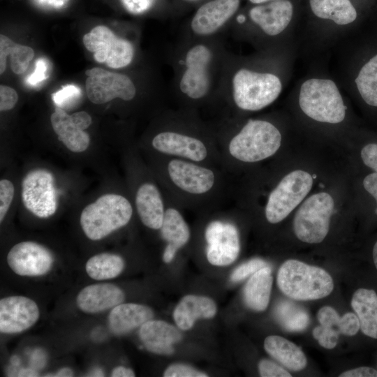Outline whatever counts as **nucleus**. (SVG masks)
Here are the masks:
<instances>
[{
	"label": "nucleus",
	"mask_w": 377,
	"mask_h": 377,
	"mask_svg": "<svg viewBox=\"0 0 377 377\" xmlns=\"http://www.w3.org/2000/svg\"><path fill=\"white\" fill-rule=\"evenodd\" d=\"M19 376H38V374L34 370L29 369H22L19 373Z\"/></svg>",
	"instance_id": "nucleus-52"
},
{
	"label": "nucleus",
	"mask_w": 377,
	"mask_h": 377,
	"mask_svg": "<svg viewBox=\"0 0 377 377\" xmlns=\"http://www.w3.org/2000/svg\"><path fill=\"white\" fill-rule=\"evenodd\" d=\"M73 121L82 129H87L91 124V116L84 111H80L71 114Z\"/></svg>",
	"instance_id": "nucleus-48"
},
{
	"label": "nucleus",
	"mask_w": 377,
	"mask_h": 377,
	"mask_svg": "<svg viewBox=\"0 0 377 377\" xmlns=\"http://www.w3.org/2000/svg\"><path fill=\"white\" fill-rule=\"evenodd\" d=\"M351 306L358 317L360 330L377 339V294L374 290L359 288L353 295Z\"/></svg>",
	"instance_id": "nucleus-27"
},
{
	"label": "nucleus",
	"mask_w": 377,
	"mask_h": 377,
	"mask_svg": "<svg viewBox=\"0 0 377 377\" xmlns=\"http://www.w3.org/2000/svg\"><path fill=\"white\" fill-rule=\"evenodd\" d=\"M135 205L142 223L154 230L161 229L165 210L157 187L151 183L142 184L137 191Z\"/></svg>",
	"instance_id": "nucleus-23"
},
{
	"label": "nucleus",
	"mask_w": 377,
	"mask_h": 377,
	"mask_svg": "<svg viewBox=\"0 0 377 377\" xmlns=\"http://www.w3.org/2000/svg\"><path fill=\"white\" fill-rule=\"evenodd\" d=\"M266 266L268 265L265 261L259 258L252 259L237 267L231 274V280L235 282L242 281Z\"/></svg>",
	"instance_id": "nucleus-35"
},
{
	"label": "nucleus",
	"mask_w": 377,
	"mask_h": 377,
	"mask_svg": "<svg viewBox=\"0 0 377 377\" xmlns=\"http://www.w3.org/2000/svg\"><path fill=\"white\" fill-rule=\"evenodd\" d=\"M264 348L270 356L290 370L300 371L306 366V357L301 348L283 337H267L264 341Z\"/></svg>",
	"instance_id": "nucleus-26"
},
{
	"label": "nucleus",
	"mask_w": 377,
	"mask_h": 377,
	"mask_svg": "<svg viewBox=\"0 0 377 377\" xmlns=\"http://www.w3.org/2000/svg\"><path fill=\"white\" fill-rule=\"evenodd\" d=\"M373 259L374 265L377 269V242L375 243L373 249Z\"/></svg>",
	"instance_id": "nucleus-53"
},
{
	"label": "nucleus",
	"mask_w": 377,
	"mask_h": 377,
	"mask_svg": "<svg viewBox=\"0 0 377 377\" xmlns=\"http://www.w3.org/2000/svg\"><path fill=\"white\" fill-rule=\"evenodd\" d=\"M293 13L292 3L278 0L258 4L249 11L251 21L268 36L283 32L290 24Z\"/></svg>",
	"instance_id": "nucleus-18"
},
{
	"label": "nucleus",
	"mask_w": 377,
	"mask_h": 377,
	"mask_svg": "<svg viewBox=\"0 0 377 377\" xmlns=\"http://www.w3.org/2000/svg\"><path fill=\"white\" fill-rule=\"evenodd\" d=\"M87 95L91 102L103 104L114 98L132 101L138 89L133 80L127 75L93 68L85 72Z\"/></svg>",
	"instance_id": "nucleus-12"
},
{
	"label": "nucleus",
	"mask_w": 377,
	"mask_h": 377,
	"mask_svg": "<svg viewBox=\"0 0 377 377\" xmlns=\"http://www.w3.org/2000/svg\"><path fill=\"white\" fill-rule=\"evenodd\" d=\"M22 200L26 209L37 217L52 216L58 205L53 175L41 168L29 172L22 180Z\"/></svg>",
	"instance_id": "nucleus-11"
},
{
	"label": "nucleus",
	"mask_w": 377,
	"mask_h": 377,
	"mask_svg": "<svg viewBox=\"0 0 377 377\" xmlns=\"http://www.w3.org/2000/svg\"><path fill=\"white\" fill-rule=\"evenodd\" d=\"M85 47L94 53L99 63H105L112 68H121L131 64L135 47L131 41L117 36L107 27H95L83 36Z\"/></svg>",
	"instance_id": "nucleus-10"
},
{
	"label": "nucleus",
	"mask_w": 377,
	"mask_h": 377,
	"mask_svg": "<svg viewBox=\"0 0 377 377\" xmlns=\"http://www.w3.org/2000/svg\"><path fill=\"white\" fill-rule=\"evenodd\" d=\"M229 54L223 35L205 39L179 38L170 52L175 96L191 105L214 99Z\"/></svg>",
	"instance_id": "nucleus-1"
},
{
	"label": "nucleus",
	"mask_w": 377,
	"mask_h": 377,
	"mask_svg": "<svg viewBox=\"0 0 377 377\" xmlns=\"http://www.w3.org/2000/svg\"><path fill=\"white\" fill-rule=\"evenodd\" d=\"M154 313L147 306L135 303H121L112 309L108 316L110 331L123 335L151 320Z\"/></svg>",
	"instance_id": "nucleus-21"
},
{
	"label": "nucleus",
	"mask_w": 377,
	"mask_h": 377,
	"mask_svg": "<svg viewBox=\"0 0 377 377\" xmlns=\"http://www.w3.org/2000/svg\"><path fill=\"white\" fill-rule=\"evenodd\" d=\"M216 313V305L212 299L189 295L180 300L175 309L173 317L179 329L187 330L198 318H211Z\"/></svg>",
	"instance_id": "nucleus-24"
},
{
	"label": "nucleus",
	"mask_w": 377,
	"mask_h": 377,
	"mask_svg": "<svg viewBox=\"0 0 377 377\" xmlns=\"http://www.w3.org/2000/svg\"><path fill=\"white\" fill-rule=\"evenodd\" d=\"M207 242V258L214 265L232 263L239 253V239L237 228L229 223L213 221L205 230Z\"/></svg>",
	"instance_id": "nucleus-14"
},
{
	"label": "nucleus",
	"mask_w": 377,
	"mask_h": 377,
	"mask_svg": "<svg viewBox=\"0 0 377 377\" xmlns=\"http://www.w3.org/2000/svg\"><path fill=\"white\" fill-rule=\"evenodd\" d=\"M139 337L145 348L158 355H171L172 345L182 339V334L167 322L149 320L140 328Z\"/></svg>",
	"instance_id": "nucleus-20"
},
{
	"label": "nucleus",
	"mask_w": 377,
	"mask_h": 377,
	"mask_svg": "<svg viewBox=\"0 0 377 377\" xmlns=\"http://www.w3.org/2000/svg\"><path fill=\"white\" fill-rule=\"evenodd\" d=\"M272 270L264 267L253 274L244 288V300L252 310L262 311L267 309L272 286Z\"/></svg>",
	"instance_id": "nucleus-25"
},
{
	"label": "nucleus",
	"mask_w": 377,
	"mask_h": 377,
	"mask_svg": "<svg viewBox=\"0 0 377 377\" xmlns=\"http://www.w3.org/2000/svg\"><path fill=\"white\" fill-rule=\"evenodd\" d=\"M363 186L375 198L377 202V172L368 175L363 180ZM375 213L377 214V206Z\"/></svg>",
	"instance_id": "nucleus-47"
},
{
	"label": "nucleus",
	"mask_w": 377,
	"mask_h": 377,
	"mask_svg": "<svg viewBox=\"0 0 377 377\" xmlns=\"http://www.w3.org/2000/svg\"><path fill=\"white\" fill-rule=\"evenodd\" d=\"M10 56V68L15 74L23 73L34 56L31 47L18 44L5 35H0V73L6 67L7 57Z\"/></svg>",
	"instance_id": "nucleus-29"
},
{
	"label": "nucleus",
	"mask_w": 377,
	"mask_h": 377,
	"mask_svg": "<svg viewBox=\"0 0 377 377\" xmlns=\"http://www.w3.org/2000/svg\"><path fill=\"white\" fill-rule=\"evenodd\" d=\"M240 0H208L200 5L181 31V38L205 39L223 35Z\"/></svg>",
	"instance_id": "nucleus-7"
},
{
	"label": "nucleus",
	"mask_w": 377,
	"mask_h": 377,
	"mask_svg": "<svg viewBox=\"0 0 377 377\" xmlns=\"http://www.w3.org/2000/svg\"><path fill=\"white\" fill-rule=\"evenodd\" d=\"M277 285L284 295L297 301L325 297L334 288L333 279L324 269L297 260H288L281 265Z\"/></svg>",
	"instance_id": "nucleus-3"
},
{
	"label": "nucleus",
	"mask_w": 377,
	"mask_h": 377,
	"mask_svg": "<svg viewBox=\"0 0 377 377\" xmlns=\"http://www.w3.org/2000/svg\"><path fill=\"white\" fill-rule=\"evenodd\" d=\"M125 266L124 259L119 255L101 253L91 257L86 263L85 269L93 279L102 281L117 277Z\"/></svg>",
	"instance_id": "nucleus-30"
},
{
	"label": "nucleus",
	"mask_w": 377,
	"mask_h": 377,
	"mask_svg": "<svg viewBox=\"0 0 377 377\" xmlns=\"http://www.w3.org/2000/svg\"><path fill=\"white\" fill-rule=\"evenodd\" d=\"M274 316L281 326L290 332L302 331L309 323L306 311L290 301H280L275 307Z\"/></svg>",
	"instance_id": "nucleus-32"
},
{
	"label": "nucleus",
	"mask_w": 377,
	"mask_h": 377,
	"mask_svg": "<svg viewBox=\"0 0 377 377\" xmlns=\"http://www.w3.org/2000/svg\"><path fill=\"white\" fill-rule=\"evenodd\" d=\"M312 185L313 177L307 172L297 170L286 175L268 197L267 220L271 223L283 220L306 197Z\"/></svg>",
	"instance_id": "nucleus-9"
},
{
	"label": "nucleus",
	"mask_w": 377,
	"mask_h": 377,
	"mask_svg": "<svg viewBox=\"0 0 377 377\" xmlns=\"http://www.w3.org/2000/svg\"><path fill=\"white\" fill-rule=\"evenodd\" d=\"M311 9L318 17L331 20L339 25L354 22L357 12L350 0H309Z\"/></svg>",
	"instance_id": "nucleus-28"
},
{
	"label": "nucleus",
	"mask_w": 377,
	"mask_h": 377,
	"mask_svg": "<svg viewBox=\"0 0 377 377\" xmlns=\"http://www.w3.org/2000/svg\"><path fill=\"white\" fill-rule=\"evenodd\" d=\"M183 2L184 3H190V4H193V3H198L199 2H201L204 0H182Z\"/></svg>",
	"instance_id": "nucleus-55"
},
{
	"label": "nucleus",
	"mask_w": 377,
	"mask_h": 377,
	"mask_svg": "<svg viewBox=\"0 0 377 377\" xmlns=\"http://www.w3.org/2000/svg\"><path fill=\"white\" fill-rule=\"evenodd\" d=\"M249 1L251 2L252 3H255L258 5V4H263V3H268L273 1H278V0H249Z\"/></svg>",
	"instance_id": "nucleus-54"
},
{
	"label": "nucleus",
	"mask_w": 377,
	"mask_h": 377,
	"mask_svg": "<svg viewBox=\"0 0 377 377\" xmlns=\"http://www.w3.org/2000/svg\"><path fill=\"white\" fill-rule=\"evenodd\" d=\"M364 163L377 172V144H368L361 150Z\"/></svg>",
	"instance_id": "nucleus-44"
},
{
	"label": "nucleus",
	"mask_w": 377,
	"mask_h": 377,
	"mask_svg": "<svg viewBox=\"0 0 377 377\" xmlns=\"http://www.w3.org/2000/svg\"><path fill=\"white\" fill-rule=\"evenodd\" d=\"M51 376H59V377H69L73 376V371L68 367L62 368L59 370L55 374L51 375Z\"/></svg>",
	"instance_id": "nucleus-51"
},
{
	"label": "nucleus",
	"mask_w": 377,
	"mask_h": 377,
	"mask_svg": "<svg viewBox=\"0 0 377 377\" xmlns=\"http://www.w3.org/2000/svg\"><path fill=\"white\" fill-rule=\"evenodd\" d=\"M334 202L325 192L314 194L307 198L297 211L293 220V230L302 242H321L328 233L330 221Z\"/></svg>",
	"instance_id": "nucleus-8"
},
{
	"label": "nucleus",
	"mask_w": 377,
	"mask_h": 377,
	"mask_svg": "<svg viewBox=\"0 0 377 377\" xmlns=\"http://www.w3.org/2000/svg\"><path fill=\"white\" fill-rule=\"evenodd\" d=\"M161 232L162 237L178 249L186 244L190 237L186 222L179 212L172 207L165 211Z\"/></svg>",
	"instance_id": "nucleus-31"
},
{
	"label": "nucleus",
	"mask_w": 377,
	"mask_h": 377,
	"mask_svg": "<svg viewBox=\"0 0 377 377\" xmlns=\"http://www.w3.org/2000/svg\"><path fill=\"white\" fill-rule=\"evenodd\" d=\"M158 151L201 161L207 155L205 144L198 138L180 131L170 130L157 133L151 142Z\"/></svg>",
	"instance_id": "nucleus-16"
},
{
	"label": "nucleus",
	"mask_w": 377,
	"mask_h": 377,
	"mask_svg": "<svg viewBox=\"0 0 377 377\" xmlns=\"http://www.w3.org/2000/svg\"><path fill=\"white\" fill-rule=\"evenodd\" d=\"M339 332L332 327L319 325L313 330V336L318 343L327 349L334 348L338 342Z\"/></svg>",
	"instance_id": "nucleus-34"
},
{
	"label": "nucleus",
	"mask_w": 377,
	"mask_h": 377,
	"mask_svg": "<svg viewBox=\"0 0 377 377\" xmlns=\"http://www.w3.org/2000/svg\"><path fill=\"white\" fill-rule=\"evenodd\" d=\"M36 69L34 72L27 79V82L31 85H36L47 77L45 75L47 71V65L45 61L40 59L36 62Z\"/></svg>",
	"instance_id": "nucleus-45"
},
{
	"label": "nucleus",
	"mask_w": 377,
	"mask_h": 377,
	"mask_svg": "<svg viewBox=\"0 0 377 377\" xmlns=\"http://www.w3.org/2000/svg\"><path fill=\"white\" fill-rule=\"evenodd\" d=\"M51 124L59 140L70 151L83 152L90 143L89 134L82 130L64 109L56 108L51 115Z\"/></svg>",
	"instance_id": "nucleus-22"
},
{
	"label": "nucleus",
	"mask_w": 377,
	"mask_h": 377,
	"mask_svg": "<svg viewBox=\"0 0 377 377\" xmlns=\"http://www.w3.org/2000/svg\"><path fill=\"white\" fill-rule=\"evenodd\" d=\"M124 8L133 15H140L149 10L155 0H120Z\"/></svg>",
	"instance_id": "nucleus-43"
},
{
	"label": "nucleus",
	"mask_w": 377,
	"mask_h": 377,
	"mask_svg": "<svg viewBox=\"0 0 377 377\" xmlns=\"http://www.w3.org/2000/svg\"><path fill=\"white\" fill-rule=\"evenodd\" d=\"M18 101L16 91L6 85L0 86V110L1 112L13 109Z\"/></svg>",
	"instance_id": "nucleus-41"
},
{
	"label": "nucleus",
	"mask_w": 377,
	"mask_h": 377,
	"mask_svg": "<svg viewBox=\"0 0 377 377\" xmlns=\"http://www.w3.org/2000/svg\"><path fill=\"white\" fill-rule=\"evenodd\" d=\"M282 83L275 74L240 66L230 54L226 61L215 98H230L244 111H258L272 103L280 95Z\"/></svg>",
	"instance_id": "nucleus-2"
},
{
	"label": "nucleus",
	"mask_w": 377,
	"mask_h": 377,
	"mask_svg": "<svg viewBox=\"0 0 377 377\" xmlns=\"http://www.w3.org/2000/svg\"><path fill=\"white\" fill-rule=\"evenodd\" d=\"M169 177L174 184L184 192L202 194L212 189L215 182L212 170L193 163L172 160L168 165Z\"/></svg>",
	"instance_id": "nucleus-17"
},
{
	"label": "nucleus",
	"mask_w": 377,
	"mask_h": 377,
	"mask_svg": "<svg viewBox=\"0 0 377 377\" xmlns=\"http://www.w3.org/2000/svg\"><path fill=\"white\" fill-rule=\"evenodd\" d=\"M262 377H291V374L283 367L269 360H262L258 364Z\"/></svg>",
	"instance_id": "nucleus-40"
},
{
	"label": "nucleus",
	"mask_w": 377,
	"mask_h": 377,
	"mask_svg": "<svg viewBox=\"0 0 377 377\" xmlns=\"http://www.w3.org/2000/svg\"><path fill=\"white\" fill-rule=\"evenodd\" d=\"M132 214V206L126 198L118 194H105L83 209L80 226L89 239L100 240L126 226Z\"/></svg>",
	"instance_id": "nucleus-4"
},
{
	"label": "nucleus",
	"mask_w": 377,
	"mask_h": 377,
	"mask_svg": "<svg viewBox=\"0 0 377 377\" xmlns=\"http://www.w3.org/2000/svg\"><path fill=\"white\" fill-rule=\"evenodd\" d=\"M53 262V256L49 249L31 241L16 244L7 255L8 266L20 276L45 274L51 269Z\"/></svg>",
	"instance_id": "nucleus-13"
},
{
	"label": "nucleus",
	"mask_w": 377,
	"mask_h": 377,
	"mask_svg": "<svg viewBox=\"0 0 377 377\" xmlns=\"http://www.w3.org/2000/svg\"><path fill=\"white\" fill-rule=\"evenodd\" d=\"M360 330V321L356 314L347 313L341 317L339 333L346 336H354Z\"/></svg>",
	"instance_id": "nucleus-42"
},
{
	"label": "nucleus",
	"mask_w": 377,
	"mask_h": 377,
	"mask_svg": "<svg viewBox=\"0 0 377 377\" xmlns=\"http://www.w3.org/2000/svg\"><path fill=\"white\" fill-rule=\"evenodd\" d=\"M165 377H207L205 373L185 364H175L168 367L163 374Z\"/></svg>",
	"instance_id": "nucleus-39"
},
{
	"label": "nucleus",
	"mask_w": 377,
	"mask_h": 377,
	"mask_svg": "<svg viewBox=\"0 0 377 377\" xmlns=\"http://www.w3.org/2000/svg\"><path fill=\"white\" fill-rule=\"evenodd\" d=\"M37 304L24 296H9L0 300V332L16 334L31 327L38 321Z\"/></svg>",
	"instance_id": "nucleus-15"
},
{
	"label": "nucleus",
	"mask_w": 377,
	"mask_h": 377,
	"mask_svg": "<svg viewBox=\"0 0 377 377\" xmlns=\"http://www.w3.org/2000/svg\"><path fill=\"white\" fill-rule=\"evenodd\" d=\"M125 295L117 286L100 283L89 285L77 295V307L87 313H97L112 309L124 300Z\"/></svg>",
	"instance_id": "nucleus-19"
},
{
	"label": "nucleus",
	"mask_w": 377,
	"mask_h": 377,
	"mask_svg": "<svg viewBox=\"0 0 377 377\" xmlns=\"http://www.w3.org/2000/svg\"><path fill=\"white\" fill-rule=\"evenodd\" d=\"M299 104L306 115L320 122L338 124L346 116V107L338 87L331 80H306L300 88Z\"/></svg>",
	"instance_id": "nucleus-6"
},
{
	"label": "nucleus",
	"mask_w": 377,
	"mask_h": 377,
	"mask_svg": "<svg viewBox=\"0 0 377 377\" xmlns=\"http://www.w3.org/2000/svg\"><path fill=\"white\" fill-rule=\"evenodd\" d=\"M312 177H313V179H315V178L316 177V175H312Z\"/></svg>",
	"instance_id": "nucleus-56"
},
{
	"label": "nucleus",
	"mask_w": 377,
	"mask_h": 377,
	"mask_svg": "<svg viewBox=\"0 0 377 377\" xmlns=\"http://www.w3.org/2000/svg\"><path fill=\"white\" fill-rule=\"evenodd\" d=\"M340 377H377V371L371 367H362L339 374Z\"/></svg>",
	"instance_id": "nucleus-46"
},
{
	"label": "nucleus",
	"mask_w": 377,
	"mask_h": 377,
	"mask_svg": "<svg viewBox=\"0 0 377 377\" xmlns=\"http://www.w3.org/2000/svg\"><path fill=\"white\" fill-rule=\"evenodd\" d=\"M317 318L321 325L332 327L339 333L341 317L332 307L326 306L320 308L317 313Z\"/></svg>",
	"instance_id": "nucleus-38"
},
{
	"label": "nucleus",
	"mask_w": 377,
	"mask_h": 377,
	"mask_svg": "<svg viewBox=\"0 0 377 377\" xmlns=\"http://www.w3.org/2000/svg\"><path fill=\"white\" fill-rule=\"evenodd\" d=\"M135 376V373L131 369L123 366L115 367L111 373L112 377H133Z\"/></svg>",
	"instance_id": "nucleus-49"
},
{
	"label": "nucleus",
	"mask_w": 377,
	"mask_h": 377,
	"mask_svg": "<svg viewBox=\"0 0 377 377\" xmlns=\"http://www.w3.org/2000/svg\"><path fill=\"white\" fill-rule=\"evenodd\" d=\"M15 188L13 183L8 179L0 181V221L5 218L14 197Z\"/></svg>",
	"instance_id": "nucleus-37"
},
{
	"label": "nucleus",
	"mask_w": 377,
	"mask_h": 377,
	"mask_svg": "<svg viewBox=\"0 0 377 377\" xmlns=\"http://www.w3.org/2000/svg\"><path fill=\"white\" fill-rule=\"evenodd\" d=\"M281 135L271 122L249 119L230 140L228 150L235 158L246 163L264 160L279 149Z\"/></svg>",
	"instance_id": "nucleus-5"
},
{
	"label": "nucleus",
	"mask_w": 377,
	"mask_h": 377,
	"mask_svg": "<svg viewBox=\"0 0 377 377\" xmlns=\"http://www.w3.org/2000/svg\"><path fill=\"white\" fill-rule=\"evenodd\" d=\"M355 83L362 99L377 107V54L362 67Z\"/></svg>",
	"instance_id": "nucleus-33"
},
{
	"label": "nucleus",
	"mask_w": 377,
	"mask_h": 377,
	"mask_svg": "<svg viewBox=\"0 0 377 377\" xmlns=\"http://www.w3.org/2000/svg\"><path fill=\"white\" fill-rule=\"evenodd\" d=\"M81 95V91L79 87L75 85H66L62 89L52 94V101L63 109L71 103L78 98Z\"/></svg>",
	"instance_id": "nucleus-36"
},
{
	"label": "nucleus",
	"mask_w": 377,
	"mask_h": 377,
	"mask_svg": "<svg viewBox=\"0 0 377 377\" xmlns=\"http://www.w3.org/2000/svg\"><path fill=\"white\" fill-rule=\"evenodd\" d=\"M177 250L178 249H177L175 246L168 244L163 253V261L167 263L171 262L174 258Z\"/></svg>",
	"instance_id": "nucleus-50"
}]
</instances>
